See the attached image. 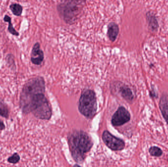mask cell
<instances>
[{"label":"cell","instance_id":"obj_2","mask_svg":"<svg viewBox=\"0 0 168 167\" xmlns=\"http://www.w3.org/2000/svg\"><path fill=\"white\" fill-rule=\"evenodd\" d=\"M68 144L73 158L76 162H83L86 154L92 148L91 138L83 131L74 132L68 137Z\"/></svg>","mask_w":168,"mask_h":167},{"label":"cell","instance_id":"obj_14","mask_svg":"<svg viewBox=\"0 0 168 167\" xmlns=\"http://www.w3.org/2000/svg\"><path fill=\"white\" fill-rule=\"evenodd\" d=\"M10 10H12L13 14L16 16H21L22 11L23 8L19 3H12L10 7Z\"/></svg>","mask_w":168,"mask_h":167},{"label":"cell","instance_id":"obj_3","mask_svg":"<svg viewBox=\"0 0 168 167\" xmlns=\"http://www.w3.org/2000/svg\"><path fill=\"white\" fill-rule=\"evenodd\" d=\"M87 0H63L57 5L60 17L67 24L75 23L79 17Z\"/></svg>","mask_w":168,"mask_h":167},{"label":"cell","instance_id":"obj_6","mask_svg":"<svg viewBox=\"0 0 168 167\" xmlns=\"http://www.w3.org/2000/svg\"><path fill=\"white\" fill-rule=\"evenodd\" d=\"M129 112L123 106H120L112 118V124L114 127L123 125L130 120Z\"/></svg>","mask_w":168,"mask_h":167},{"label":"cell","instance_id":"obj_5","mask_svg":"<svg viewBox=\"0 0 168 167\" xmlns=\"http://www.w3.org/2000/svg\"><path fill=\"white\" fill-rule=\"evenodd\" d=\"M102 140L109 148L113 151H120L124 149L125 146V142L120 138H117L108 131L105 130L102 134Z\"/></svg>","mask_w":168,"mask_h":167},{"label":"cell","instance_id":"obj_8","mask_svg":"<svg viewBox=\"0 0 168 167\" xmlns=\"http://www.w3.org/2000/svg\"><path fill=\"white\" fill-rule=\"evenodd\" d=\"M159 107L162 115L168 125V95L163 93L160 98Z\"/></svg>","mask_w":168,"mask_h":167},{"label":"cell","instance_id":"obj_16","mask_svg":"<svg viewBox=\"0 0 168 167\" xmlns=\"http://www.w3.org/2000/svg\"><path fill=\"white\" fill-rule=\"evenodd\" d=\"M6 60L8 66L10 68V69L15 71L16 70V65L15 63L14 60L13 55H8L6 57Z\"/></svg>","mask_w":168,"mask_h":167},{"label":"cell","instance_id":"obj_19","mask_svg":"<svg viewBox=\"0 0 168 167\" xmlns=\"http://www.w3.org/2000/svg\"><path fill=\"white\" fill-rule=\"evenodd\" d=\"M6 129V125L3 122L0 120V130H3Z\"/></svg>","mask_w":168,"mask_h":167},{"label":"cell","instance_id":"obj_10","mask_svg":"<svg viewBox=\"0 0 168 167\" xmlns=\"http://www.w3.org/2000/svg\"><path fill=\"white\" fill-rule=\"evenodd\" d=\"M146 18L149 29L152 31H157L159 25L158 21L154 13L150 11L146 14Z\"/></svg>","mask_w":168,"mask_h":167},{"label":"cell","instance_id":"obj_18","mask_svg":"<svg viewBox=\"0 0 168 167\" xmlns=\"http://www.w3.org/2000/svg\"><path fill=\"white\" fill-rule=\"evenodd\" d=\"M149 95L152 99H157L158 98V95L154 88H152L151 90L149 91Z\"/></svg>","mask_w":168,"mask_h":167},{"label":"cell","instance_id":"obj_20","mask_svg":"<svg viewBox=\"0 0 168 167\" xmlns=\"http://www.w3.org/2000/svg\"><path fill=\"white\" fill-rule=\"evenodd\" d=\"M167 55H168V52H167Z\"/></svg>","mask_w":168,"mask_h":167},{"label":"cell","instance_id":"obj_17","mask_svg":"<svg viewBox=\"0 0 168 167\" xmlns=\"http://www.w3.org/2000/svg\"><path fill=\"white\" fill-rule=\"evenodd\" d=\"M20 160V156L17 153H14L12 155L10 156L8 159V162L12 164H17L19 162Z\"/></svg>","mask_w":168,"mask_h":167},{"label":"cell","instance_id":"obj_15","mask_svg":"<svg viewBox=\"0 0 168 167\" xmlns=\"http://www.w3.org/2000/svg\"><path fill=\"white\" fill-rule=\"evenodd\" d=\"M149 153L151 156L159 157L162 155L163 153V151L158 146H151L149 149Z\"/></svg>","mask_w":168,"mask_h":167},{"label":"cell","instance_id":"obj_11","mask_svg":"<svg viewBox=\"0 0 168 167\" xmlns=\"http://www.w3.org/2000/svg\"><path fill=\"white\" fill-rule=\"evenodd\" d=\"M120 92L121 96L127 101H132L134 95L131 89L127 86H122L120 88Z\"/></svg>","mask_w":168,"mask_h":167},{"label":"cell","instance_id":"obj_1","mask_svg":"<svg viewBox=\"0 0 168 167\" xmlns=\"http://www.w3.org/2000/svg\"><path fill=\"white\" fill-rule=\"evenodd\" d=\"M45 81L42 77L29 79L25 84L20 95L19 106L23 114L32 113L35 117L49 120L52 110L44 95Z\"/></svg>","mask_w":168,"mask_h":167},{"label":"cell","instance_id":"obj_4","mask_svg":"<svg viewBox=\"0 0 168 167\" xmlns=\"http://www.w3.org/2000/svg\"><path fill=\"white\" fill-rule=\"evenodd\" d=\"M79 110L83 115L91 119L97 111V102L96 94L92 90H86L83 92L80 98Z\"/></svg>","mask_w":168,"mask_h":167},{"label":"cell","instance_id":"obj_9","mask_svg":"<svg viewBox=\"0 0 168 167\" xmlns=\"http://www.w3.org/2000/svg\"><path fill=\"white\" fill-rule=\"evenodd\" d=\"M107 36L111 42H115L119 34V27L115 22H111L108 25Z\"/></svg>","mask_w":168,"mask_h":167},{"label":"cell","instance_id":"obj_12","mask_svg":"<svg viewBox=\"0 0 168 167\" xmlns=\"http://www.w3.org/2000/svg\"><path fill=\"white\" fill-rule=\"evenodd\" d=\"M10 115V111L7 105L5 102L0 99V116L6 119H8Z\"/></svg>","mask_w":168,"mask_h":167},{"label":"cell","instance_id":"obj_13","mask_svg":"<svg viewBox=\"0 0 168 167\" xmlns=\"http://www.w3.org/2000/svg\"><path fill=\"white\" fill-rule=\"evenodd\" d=\"M3 21L6 22L8 23V31L10 32V34H12L13 36H19V34L14 29V28L13 27V25L12 24V19L10 16L6 15L3 18Z\"/></svg>","mask_w":168,"mask_h":167},{"label":"cell","instance_id":"obj_7","mask_svg":"<svg viewBox=\"0 0 168 167\" xmlns=\"http://www.w3.org/2000/svg\"><path fill=\"white\" fill-rule=\"evenodd\" d=\"M44 57V53L41 49V45L36 42L33 46L31 52V62L36 65H40L43 61Z\"/></svg>","mask_w":168,"mask_h":167}]
</instances>
